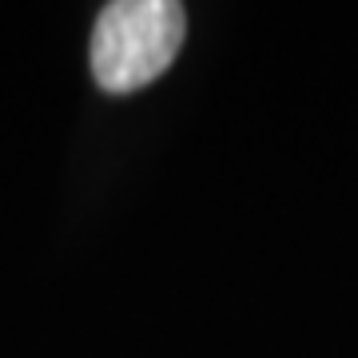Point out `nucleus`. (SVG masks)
<instances>
[{"mask_svg": "<svg viewBox=\"0 0 358 358\" xmlns=\"http://www.w3.org/2000/svg\"><path fill=\"white\" fill-rule=\"evenodd\" d=\"M187 20L171 0L103 4L92 32V72L103 92H136L164 76L179 56Z\"/></svg>", "mask_w": 358, "mask_h": 358, "instance_id": "1", "label": "nucleus"}]
</instances>
